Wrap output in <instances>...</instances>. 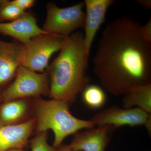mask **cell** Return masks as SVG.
Masks as SVG:
<instances>
[{
	"label": "cell",
	"mask_w": 151,
	"mask_h": 151,
	"mask_svg": "<svg viewBox=\"0 0 151 151\" xmlns=\"http://www.w3.org/2000/svg\"><path fill=\"white\" fill-rule=\"evenodd\" d=\"M26 12L22 10L12 1H9L0 9V22L13 21L23 15Z\"/></svg>",
	"instance_id": "cell-16"
},
{
	"label": "cell",
	"mask_w": 151,
	"mask_h": 151,
	"mask_svg": "<svg viewBox=\"0 0 151 151\" xmlns=\"http://www.w3.org/2000/svg\"><path fill=\"white\" fill-rule=\"evenodd\" d=\"M81 93L84 103L93 109L101 108L106 102L105 92L101 87L97 85L89 84Z\"/></svg>",
	"instance_id": "cell-15"
},
{
	"label": "cell",
	"mask_w": 151,
	"mask_h": 151,
	"mask_svg": "<svg viewBox=\"0 0 151 151\" xmlns=\"http://www.w3.org/2000/svg\"><path fill=\"white\" fill-rule=\"evenodd\" d=\"M139 5L147 9H151V0H137L135 1Z\"/></svg>",
	"instance_id": "cell-20"
},
{
	"label": "cell",
	"mask_w": 151,
	"mask_h": 151,
	"mask_svg": "<svg viewBox=\"0 0 151 151\" xmlns=\"http://www.w3.org/2000/svg\"><path fill=\"white\" fill-rule=\"evenodd\" d=\"M47 132H38L29 142L32 151H58V149L48 145Z\"/></svg>",
	"instance_id": "cell-17"
},
{
	"label": "cell",
	"mask_w": 151,
	"mask_h": 151,
	"mask_svg": "<svg viewBox=\"0 0 151 151\" xmlns=\"http://www.w3.org/2000/svg\"><path fill=\"white\" fill-rule=\"evenodd\" d=\"M33 99L11 100L0 105V125H18L33 118Z\"/></svg>",
	"instance_id": "cell-12"
},
{
	"label": "cell",
	"mask_w": 151,
	"mask_h": 151,
	"mask_svg": "<svg viewBox=\"0 0 151 151\" xmlns=\"http://www.w3.org/2000/svg\"><path fill=\"white\" fill-rule=\"evenodd\" d=\"M142 26L129 16L121 17L107 25L99 40L92 60L94 73L116 96L151 84V42L143 37Z\"/></svg>",
	"instance_id": "cell-1"
},
{
	"label": "cell",
	"mask_w": 151,
	"mask_h": 151,
	"mask_svg": "<svg viewBox=\"0 0 151 151\" xmlns=\"http://www.w3.org/2000/svg\"><path fill=\"white\" fill-rule=\"evenodd\" d=\"M124 96V108H139L151 114V84L135 86Z\"/></svg>",
	"instance_id": "cell-14"
},
{
	"label": "cell",
	"mask_w": 151,
	"mask_h": 151,
	"mask_svg": "<svg viewBox=\"0 0 151 151\" xmlns=\"http://www.w3.org/2000/svg\"><path fill=\"white\" fill-rule=\"evenodd\" d=\"M139 108L112 107L96 114L91 121L95 126L120 127L145 125L151 116Z\"/></svg>",
	"instance_id": "cell-7"
},
{
	"label": "cell",
	"mask_w": 151,
	"mask_h": 151,
	"mask_svg": "<svg viewBox=\"0 0 151 151\" xmlns=\"http://www.w3.org/2000/svg\"><path fill=\"white\" fill-rule=\"evenodd\" d=\"M142 32L143 37L147 41L151 42V19L145 25L142 26Z\"/></svg>",
	"instance_id": "cell-19"
},
{
	"label": "cell",
	"mask_w": 151,
	"mask_h": 151,
	"mask_svg": "<svg viewBox=\"0 0 151 151\" xmlns=\"http://www.w3.org/2000/svg\"><path fill=\"white\" fill-rule=\"evenodd\" d=\"M1 92H2L0 91V103H1L2 101H3L2 97L1 95Z\"/></svg>",
	"instance_id": "cell-23"
},
{
	"label": "cell",
	"mask_w": 151,
	"mask_h": 151,
	"mask_svg": "<svg viewBox=\"0 0 151 151\" xmlns=\"http://www.w3.org/2000/svg\"><path fill=\"white\" fill-rule=\"evenodd\" d=\"M58 151H77L70 148L69 145H61L58 149Z\"/></svg>",
	"instance_id": "cell-21"
},
{
	"label": "cell",
	"mask_w": 151,
	"mask_h": 151,
	"mask_svg": "<svg viewBox=\"0 0 151 151\" xmlns=\"http://www.w3.org/2000/svg\"><path fill=\"white\" fill-rule=\"evenodd\" d=\"M35 127L34 117L18 125H0V151L24 149L29 143V139L35 130Z\"/></svg>",
	"instance_id": "cell-10"
},
{
	"label": "cell",
	"mask_w": 151,
	"mask_h": 151,
	"mask_svg": "<svg viewBox=\"0 0 151 151\" xmlns=\"http://www.w3.org/2000/svg\"><path fill=\"white\" fill-rule=\"evenodd\" d=\"M65 37L52 34L40 35L22 44L21 66L45 73L53 53L62 48Z\"/></svg>",
	"instance_id": "cell-4"
},
{
	"label": "cell",
	"mask_w": 151,
	"mask_h": 151,
	"mask_svg": "<svg viewBox=\"0 0 151 151\" xmlns=\"http://www.w3.org/2000/svg\"><path fill=\"white\" fill-rule=\"evenodd\" d=\"M60 51L45 72L50 81L49 97L69 105L90 82L86 74L89 59L85 53L84 34L76 32L65 37Z\"/></svg>",
	"instance_id": "cell-2"
},
{
	"label": "cell",
	"mask_w": 151,
	"mask_h": 151,
	"mask_svg": "<svg viewBox=\"0 0 151 151\" xmlns=\"http://www.w3.org/2000/svg\"><path fill=\"white\" fill-rule=\"evenodd\" d=\"M12 1L14 4L24 12L33 6L36 2L34 0H13Z\"/></svg>",
	"instance_id": "cell-18"
},
{
	"label": "cell",
	"mask_w": 151,
	"mask_h": 151,
	"mask_svg": "<svg viewBox=\"0 0 151 151\" xmlns=\"http://www.w3.org/2000/svg\"><path fill=\"white\" fill-rule=\"evenodd\" d=\"M22 43L0 40V87L9 84L21 66Z\"/></svg>",
	"instance_id": "cell-11"
},
{
	"label": "cell",
	"mask_w": 151,
	"mask_h": 151,
	"mask_svg": "<svg viewBox=\"0 0 151 151\" xmlns=\"http://www.w3.org/2000/svg\"><path fill=\"white\" fill-rule=\"evenodd\" d=\"M24 149L14 148L11 149L6 151H23Z\"/></svg>",
	"instance_id": "cell-22"
},
{
	"label": "cell",
	"mask_w": 151,
	"mask_h": 151,
	"mask_svg": "<svg viewBox=\"0 0 151 151\" xmlns=\"http://www.w3.org/2000/svg\"><path fill=\"white\" fill-rule=\"evenodd\" d=\"M84 2L66 8H60L54 2L46 6L47 16L42 29L48 34L66 37L76 29L84 28Z\"/></svg>",
	"instance_id": "cell-6"
},
{
	"label": "cell",
	"mask_w": 151,
	"mask_h": 151,
	"mask_svg": "<svg viewBox=\"0 0 151 151\" xmlns=\"http://www.w3.org/2000/svg\"><path fill=\"white\" fill-rule=\"evenodd\" d=\"M86 7L84 23V44L86 57L89 59L94 37L105 20L106 13L114 0H85Z\"/></svg>",
	"instance_id": "cell-8"
},
{
	"label": "cell",
	"mask_w": 151,
	"mask_h": 151,
	"mask_svg": "<svg viewBox=\"0 0 151 151\" xmlns=\"http://www.w3.org/2000/svg\"><path fill=\"white\" fill-rule=\"evenodd\" d=\"M0 33L11 37L22 44L27 43L36 36L48 34L38 26L34 14L29 12L13 21L0 22Z\"/></svg>",
	"instance_id": "cell-9"
},
{
	"label": "cell",
	"mask_w": 151,
	"mask_h": 151,
	"mask_svg": "<svg viewBox=\"0 0 151 151\" xmlns=\"http://www.w3.org/2000/svg\"><path fill=\"white\" fill-rule=\"evenodd\" d=\"M110 127L107 125L98 126L76 133L69 146L77 151H105L109 141Z\"/></svg>",
	"instance_id": "cell-13"
},
{
	"label": "cell",
	"mask_w": 151,
	"mask_h": 151,
	"mask_svg": "<svg viewBox=\"0 0 151 151\" xmlns=\"http://www.w3.org/2000/svg\"><path fill=\"white\" fill-rule=\"evenodd\" d=\"M50 81L46 73H37L20 66L14 81L3 92L4 102L49 96Z\"/></svg>",
	"instance_id": "cell-5"
},
{
	"label": "cell",
	"mask_w": 151,
	"mask_h": 151,
	"mask_svg": "<svg viewBox=\"0 0 151 151\" xmlns=\"http://www.w3.org/2000/svg\"><path fill=\"white\" fill-rule=\"evenodd\" d=\"M34 117L37 133L51 129L54 134L53 147L58 149L68 136L82 129L94 128L90 121L77 119L71 114L69 104L62 100H45L40 97L34 98Z\"/></svg>",
	"instance_id": "cell-3"
}]
</instances>
